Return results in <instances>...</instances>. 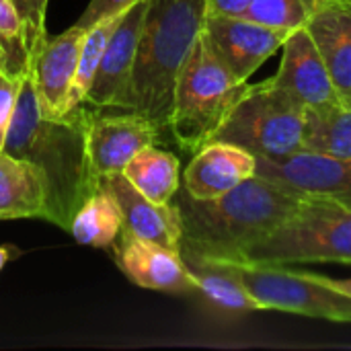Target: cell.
Segmentation results:
<instances>
[{"instance_id": "obj_30", "label": "cell", "mask_w": 351, "mask_h": 351, "mask_svg": "<svg viewBox=\"0 0 351 351\" xmlns=\"http://www.w3.org/2000/svg\"><path fill=\"white\" fill-rule=\"evenodd\" d=\"M19 251H14L12 247H6V245H0V271L4 269V265L16 255Z\"/></svg>"}, {"instance_id": "obj_21", "label": "cell", "mask_w": 351, "mask_h": 351, "mask_svg": "<svg viewBox=\"0 0 351 351\" xmlns=\"http://www.w3.org/2000/svg\"><path fill=\"white\" fill-rule=\"evenodd\" d=\"M68 230L80 245L101 249L111 247L123 230V216L115 195L99 183L76 210Z\"/></svg>"}, {"instance_id": "obj_12", "label": "cell", "mask_w": 351, "mask_h": 351, "mask_svg": "<svg viewBox=\"0 0 351 351\" xmlns=\"http://www.w3.org/2000/svg\"><path fill=\"white\" fill-rule=\"evenodd\" d=\"M271 80L298 99L308 111L341 105L327 64L306 27L294 29L284 41L282 62Z\"/></svg>"}, {"instance_id": "obj_27", "label": "cell", "mask_w": 351, "mask_h": 351, "mask_svg": "<svg viewBox=\"0 0 351 351\" xmlns=\"http://www.w3.org/2000/svg\"><path fill=\"white\" fill-rule=\"evenodd\" d=\"M19 80H12L0 72V150H2V144L10 125V119H12V113H14V105L19 97Z\"/></svg>"}, {"instance_id": "obj_3", "label": "cell", "mask_w": 351, "mask_h": 351, "mask_svg": "<svg viewBox=\"0 0 351 351\" xmlns=\"http://www.w3.org/2000/svg\"><path fill=\"white\" fill-rule=\"evenodd\" d=\"M206 0H150L132 72V111L169 132L177 74L204 31Z\"/></svg>"}, {"instance_id": "obj_22", "label": "cell", "mask_w": 351, "mask_h": 351, "mask_svg": "<svg viewBox=\"0 0 351 351\" xmlns=\"http://www.w3.org/2000/svg\"><path fill=\"white\" fill-rule=\"evenodd\" d=\"M304 148L351 158V107L335 105L323 111L306 109Z\"/></svg>"}, {"instance_id": "obj_28", "label": "cell", "mask_w": 351, "mask_h": 351, "mask_svg": "<svg viewBox=\"0 0 351 351\" xmlns=\"http://www.w3.org/2000/svg\"><path fill=\"white\" fill-rule=\"evenodd\" d=\"M251 0H206L208 12L224 16H245Z\"/></svg>"}, {"instance_id": "obj_7", "label": "cell", "mask_w": 351, "mask_h": 351, "mask_svg": "<svg viewBox=\"0 0 351 351\" xmlns=\"http://www.w3.org/2000/svg\"><path fill=\"white\" fill-rule=\"evenodd\" d=\"M261 311H282L333 323H351V298L331 288L321 274L290 265L232 263Z\"/></svg>"}, {"instance_id": "obj_9", "label": "cell", "mask_w": 351, "mask_h": 351, "mask_svg": "<svg viewBox=\"0 0 351 351\" xmlns=\"http://www.w3.org/2000/svg\"><path fill=\"white\" fill-rule=\"evenodd\" d=\"M255 175L300 197L335 199L351 206V158L304 148L282 158L257 156Z\"/></svg>"}, {"instance_id": "obj_5", "label": "cell", "mask_w": 351, "mask_h": 351, "mask_svg": "<svg viewBox=\"0 0 351 351\" xmlns=\"http://www.w3.org/2000/svg\"><path fill=\"white\" fill-rule=\"evenodd\" d=\"M243 263H351V206L304 197L271 234L247 251Z\"/></svg>"}, {"instance_id": "obj_2", "label": "cell", "mask_w": 351, "mask_h": 351, "mask_svg": "<svg viewBox=\"0 0 351 351\" xmlns=\"http://www.w3.org/2000/svg\"><path fill=\"white\" fill-rule=\"evenodd\" d=\"M82 107L64 119L39 111L31 68L19 80L14 113L2 150L33 162L47 183V222L68 230L76 210L97 189L88 173Z\"/></svg>"}, {"instance_id": "obj_13", "label": "cell", "mask_w": 351, "mask_h": 351, "mask_svg": "<svg viewBox=\"0 0 351 351\" xmlns=\"http://www.w3.org/2000/svg\"><path fill=\"white\" fill-rule=\"evenodd\" d=\"M113 245L117 267L138 288L167 294L195 292V282L179 251L134 237L125 230H121Z\"/></svg>"}, {"instance_id": "obj_17", "label": "cell", "mask_w": 351, "mask_h": 351, "mask_svg": "<svg viewBox=\"0 0 351 351\" xmlns=\"http://www.w3.org/2000/svg\"><path fill=\"white\" fill-rule=\"evenodd\" d=\"M304 27L327 64L341 103L351 107V0H321Z\"/></svg>"}, {"instance_id": "obj_20", "label": "cell", "mask_w": 351, "mask_h": 351, "mask_svg": "<svg viewBox=\"0 0 351 351\" xmlns=\"http://www.w3.org/2000/svg\"><path fill=\"white\" fill-rule=\"evenodd\" d=\"M128 181L154 204H171L181 183V162L173 152L162 148L146 146L140 150L123 169Z\"/></svg>"}, {"instance_id": "obj_29", "label": "cell", "mask_w": 351, "mask_h": 351, "mask_svg": "<svg viewBox=\"0 0 351 351\" xmlns=\"http://www.w3.org/2000/svg\"><path fill=\"white\" fill-rule=\"evenodd\" d=\"M323 280H325L331 288H335L337 292H341V294H346V296H350L351 298V278H348V280H333V278L323 276Z\"/></svg>"}, {"instance_id": "obj_18", "label": "cell", "mask_w": 351, "mask_h": 351, "mask_svg": "<svg viewBox=\"0 0 351 351\" xmlns=\"http://www.w3.org/2000/svg\"><path fill=\"white\" fill-rule=\"evenodd\" d=\"M47 220V183L29 160L0 150V220Z\"/></svg>"}, {"instance_id": "obj_6", "label": "cell", "mask_w": 351, "mask_h": 351, "mask_svg": "<svg viewBox=\"0 0 351 351\" xmlns=\"http://www.w3.org/2000/svg\"><path fill=\"white\" fill-rule=\"evenodd\" d=\"M306 107L265 78L249 84L214 140L237 144L255 156L282 158L304 150Z\"/></svg>"}, {"instance_id": "obj_11", "label": "cell", "mask_w": 351, "mask_h": 351, "mask_svg": "<svg viewBox=\"0 0 351 351\" xmlns=\"http://www.w3.org/2000/svg\"><path fill=\"white\" fill-rule=\"evenodd\" d=\"M204 35L216 56L243 82H247L288 39V31L271 29L247 16L206 12Z\"/></svg>"}, {"instance_id": "obj_26", "label": "cell", "mask_w": 351, "mask_h": 351, "mask_svg": "<svg viewBox=\"0 0 351 351\" xmlns=\"http://www.w3.org/2000/svg\"><path fill=\"white\" fill-rule=\"evenodd\" d=\"M136 2H140V0H90L88 6L84 8V12L80 14V19L74 25L80 27V29H88V27H93L95 23H99V21H103L107 16L125 12Z\"/></svg>"}, {"instance_id": "obj_14", "label": "cell", "mask_w": 351, "mask_h": 351, "mask_svg": "<svg viewBox=\"0 0 351 351\" xmlns=\"http://www.w3.org/2000/svg\"><path fill=\"white\" fill-rule=\"evenodd\" d=\"M84 29L72 25L64 33L45 39L31 60V78L45 119H64L70 115V90Z\"/></svg>"}, {"instance_id": "obj_10", "label": "cell", "mask_w": 351, "mask_h": 351, "mask_svg": "<svg viewBox=\"0 0 351 351\" xmlns=\"http://www.w3.org/2000/svg\"><path fill=\"white\" fill-rule=\"evenodd\" d=\"M148 2L150 0H140L121 14L117 27L107 41L84 105H90L95 109L132 111V72Z\"/></svg>"}, {"instance_id": "obj_25", "label": "cell", "mask_w": 351, "mask_h": 351, "mask_svg": "<svg viewBox=\"0 0 351 351\" xmlns=\"http://www.w3.org/2000/svg\"><path fill=\"white\" fill-rule=\"evenodd\" d=\"M12 2L25 23L29 51H31V60H33V56L41 49V45L47 39V31H45L47 0H12Z\"/></svg>"}, {"instance_id": "obj_1", "label": "cell", "mask_w": 351, "mask_h": 351, "mask_svg": "<svg viewBox=\"0 0 351 351\" xmlns=\"http://www.w3.org/2000/svg\"><path fill=\"white\" fill-rule=\"evenodd\" d=\"M302 199L259 175L214 199H195L179 187L173 197L183 224L179 255L243 263L247 251L271 234Z\"/></svg>"}, {"instance_id": "obj_4", "label": "cell", "mask_w": 351, "mask_h": 351, "mask_svg": "<svg viewBox=\"0 0 351 351\" xmlns=\"http://www.w3.org/2000/svg\"><path fill=\"white\" fill-rule=\"evenodd\" d=\"M247 88L249 82L226 68L202 31L175 82L169 134L177 146L195 154L212 142Z\"/></svg>"}, {"instance_id": "obj_16", "label": "cell", "mask_w": 351, "mask_h": 351, "mask_svg": "<svg viewBox=\"0 0 351 351\" xmlns=\"http://www.w3.org/2000/svg\"><path fill=\"white\" fill-rule=\"evenodd\" d=\"M99 183L115 195V199L121 208L125 232L146 239V241H152V243H158L167 249L179 251L183 224H181V214H179V208L175 206V202L154 204L152 199L142 195L128 181V177L123 173L103 175V177H99Z\"/></svg>"}, {"instance_id": "obj_23", "label": "cell", "mask_w": 351, "mask_h": 351, "mask_svg": "<svg viewBox=\"0 0 351 351\" xmlns=\"http://www.w3.org/2000/svg\"><path fill=\"white\" fill-rule=\"evenodd\" d=\"M123 12L107 16L99 23H95L93 27L84 29V37L80 41V49H78V62H76V72H74V82H72V90H70V113L76 111L78 107L84 105L88 88L93 84L95 72L99 68V62L103 58V51L107 47V41L113 33V29L117 27L119 19Z\"/></svg>"}, {"instance_id": "obj_15", "label": "cell", "mask_w": 351, "mask_h": 351, "mask_svg": "<svg viewBox=\"0 0 351 351\" xmlns=\"http://www.w3.org/2000/svg\"><path fill=\"white\" fill-rule=\"evenodd\" d=\"M257 156L249 150L212 140L202 146L183 173V189L195 199H214L255 177Z\"/></svg>"}, {"instance_id": "obj_8", "label": "cell", "mask_w": 351, "mask_h": 351, "mask_svg": "<svg viewBox=\"0 0 351 351\" xmlns=\"http://www.w3.org/2000/svg\"><path fill=\"white\" fill-rule=\"evenodd\" d=\"M88 173L99 185V177L123 173L128 162L146 146L162 140L165 132L148 117L125 113H103V109H82Z\"/></svg>"}, {"instance_id": "obj_19", "label": "cell", "mask_w": 351, "mask_h": 351, "mask_svg": "<svg viewBox=\"0 0 351 351\" xmlns=\"http://www.w3.org/2000/svg\"><path fill=\"white\" fill-rule=\"evenodd\" d=\"M181 259L195 282V292H199L204 300L220 313L241 317L261 311L259 302L249 294L232 263L191 255H181Z\"/></svg>"}, {"instance_id": "obj_24", "label": "cell", "mask_w": 351, "mask_h": 351, "mask_svg": "<svg viewBox=\"0 0 351 351\" xmlns=\"http://www.w3.org/2000/svg\"><path fill=\"white\" fill-rule=\"evenodd\" d=\"M31 68L25 23L12 0H0V72L19 80Z\"/></svg>"}]
</instances>
